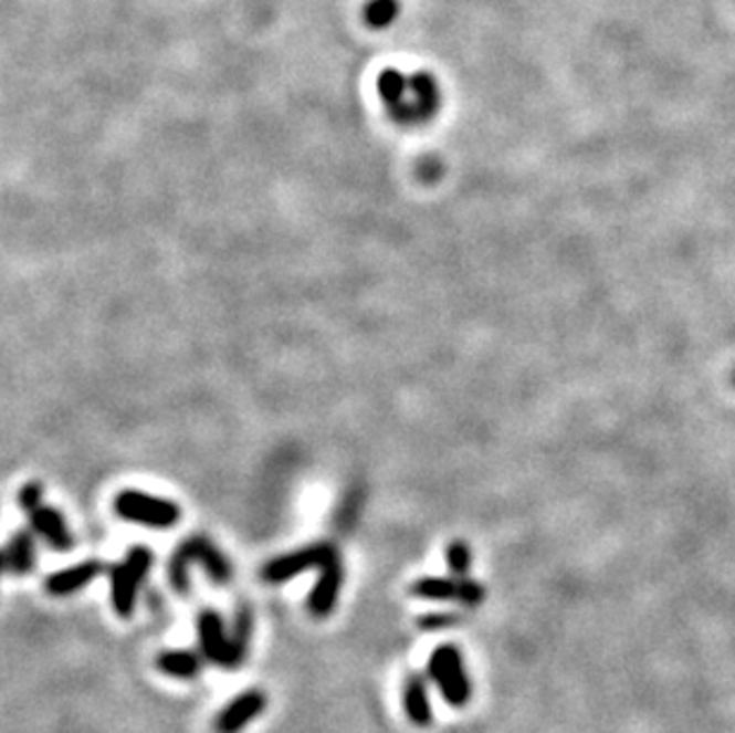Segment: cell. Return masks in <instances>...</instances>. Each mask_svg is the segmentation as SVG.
Returning <instances> with one entry per match:
<instances>
[{"label":"cell","instance_id":"obj_1","mask_svg":"<svg viewBox=\"0 0 735 733\" xmlns=\"http://www.w3.org/2000/svg\"><path fill=\"white\" fill-rule=\"evenodd\" d=\"M200 565L210 574L214 584L231 582L229 559L219 553L217 545L206 536H193L179 545V551L169 559V584L179 593L189 590V567Z\"/></svg>","mask_w":735,"mask_h":733},{"label":"cell","instance_id":"obj_2","mask_svg":"<svg viewBox=\"0 0 735 733\" xmlns=\"http://www.w3.org/2000/svg\"><path fill=\"white\" fill-rule=\"evenodd\" d=\"M153 567V553L144 545H136L129 551L127 559L109 572V600L119 617H132L136 610L138 588L146 582Z\"/></svg>","mask_w":735,"mask_h":733},{"label":"cell","instance_id":"obj_3","mask_svg":"<svg viewBox=\"0 0 735 733\" xmlns=\"http://www.w3.org/2000/svg\"><path fill=\"white\" fill-rule=\"evenodd\" d=\"M429 679L441 689L445 703L452 708H464L472 698V683H469L462 652L455 646H438L429 658Z\"/></svg>","mask_w":735,"mask_h":733},{"label":"cell","instance_id":"obj_4","mask_svg":"<svg viewBox=\"0 0 735 733\" xmlns=\"http://www.w3.org/2000/svg\"><path fill=\"white\" fill-rule=\"evenodd\" d=\"M115 512L122 520L150 528H169L181 520L177 503L140 491H122L115 501Z\"/></svg>","mask_w":735,"mask_h":733},{"label":"cell","instance_id":"obj_5","mask_svg":"<svg viewBox=\"0 0 735 733\" xmlns=\"http://www.w3.org/2000/svg\"><path fill=\"white\" fill-rule=\"evenodd\" d=\"M334 557H338V551L332 543H312V545H305V548H301V551H293V553L270 559V563L262 567V579L267 584H284V582L295 579V576L307 569H315V567L322 569L326 563H332Z\"/></svg>","mask_w":735,"mask_h":733},{"label":"cell","instance_id":"obj_6","mask_svg":"<svg viewBox=\"0 0 735 733\" xmlns=\"http://www.w3.org/2000/svg\"><path fill=\"white\" fill-rule=\"evenodd\" d=\"M412 598L419 600H431V603H448V600H455L464 607H476L486 598V590L479 582H472L469 576H424V579H419L412 584L410 588Z\"/></svg>","mask_w":735,"mask_h":733},{"label":"cell","instance_id":"obj_7","mask_svg":"<svg viewBox=\"0 0 735 733\" xmlns=\"http://www.w3.org/2000/svg\"><path fill=\"white\" fill-rule=\"evenodd\" d=\"M198 638H200V652L206 655V660H210L217 667L237 669L231 636H227L224 621L214 610H202L198 615Z\"/></svg>","mask_w":735,"mask_h":733},{"label":"cell","instance_id":"obj_8","mask_svg":"<svg viewBox=\"0 0 735 733\" xmlns=\"http://www.w3.org/2000/svg\"><path fill=\"white\" fill-rule=\"evenodd\" d=\"M264 708H267V695L260 689H248L219 712L214 729L217 733H241L250 722L258 720Z\"/></svg>","mask_w":735,"mask_h":733},{"label":"cell","instance_id":"obj_9","mask_svg":"<svg viewBox=\"0 0 735 733\" xmlns=\"http://www.w3.org/2000/svg\"><path fill=\"white\" fill-rule=\"evenodd\" d=\"M343 586V567L340 557H334L319 569V582L312 588L307 598V610L315 617H328L338 603V593Z\"/></svg>","mask_w":735,"mask_h":733},{"label":"cell","instance_id":"obj_10","mask_svg":"<svg viewBox=\"0 0 735 733\" xmlns=\"http://www.w3.org/2000/svg\"><path fill=\"white\" fill-rule=\"evenodd\" d=\"M29 520H31V528H34V532L45 543H49L51 548H55V551H70L72 548V534H70V528H67L65 520H62L60 512L41 505L29 514Z\"/></svg>","mask_w":735,"mask_h":733},{"label":"cell","instance_id":"obj_11","mask_svg":"<svg viewBox=\"0 0 735 733\" xmlns=\"http://www.w3.org/2000/svg\"><path fill=\"white\" fill-rule=\"evenodd\" d=\"M101 572H103V565L96 563V559H88V563L51 574L49 579H45V590H49L51 596H70V593L88 586Z\"/></svg>","mask_w":735,"mask_h":733},{"label":"cell","instance_id":"obj_12","mask_svg":"<svg viewBox=\"0 0 735 733\" xmlns=\"http://www.w3.org/2000/svg\"><path fill=\"white\" fill-rule=\"evenodd\" d=\"M402 703L408 720L417 726H429L433 722V710L427 691V679L421 674H410L402 685Z\"/></svg>","mask_w":735,"mask_h":733},{"label":"cell","instance_id":"obj_13","mask_svg":"<svg viewBox=\"0 0 735 733\" xmlns=\"http://www.w3.org/2000/svg\"><path fill=\"white\" fill-rule=\"evenodd\" d=\"M155 664L171 679H196L202 672V658L193 650H162Z\"/></svg>","mask_w":735,"mask_h":733},{"label":"cell","instance_id":"obj_14","mask_svg":"<svg viewBox=\"0 0 735 733\" xmlns=\"http://www.w3.org/2000/svg\"><path fill=\"white\" fill-rule=\"evenodd\" d=\"M34 536L31 532H18L12 536V541L8 543V548L3 553V565L6 572L10 574H27L31 567H34Z\"/></svg>","mask_w":735,"mask_h":733},{"label":"cell","instance_id":"obj_15","mask_svg":"<svg viewBox=\"0 0 735 733\" xmlns=\"http://www.w3.org/2000/svg\"><path fill=\"white\" fill-rule=\"evenodd\" d=\"M250 636H253V615L245 607H241V612L237 617V627H233L231 636V646H233V658H237V667H241L248 658L250 650Z\"/></svg>","mask_w":735,"mask_h":733},{"label":"cell","instance_id":"obj_16","mask_svg":"<svg viewBox=\"0 0 735 733\" xmlns=\"http://www.w3.org/2000/svg\"><path fill=\"white\" fill-rule=\"evenodd\" d=\"M445 563H448V569L452 576H466L469 572V565H472V551H469V545L462 543V541H455L448 548L445 553Z\"/></svg>","mask_w":735,"mask_h":733},{"label":"cell","instance_id":"obj_17","mask_svg":"<svg viewBox=\"0 0 735 733\" xmlns=\"http://www.w3.org/2000/svg\"><path fill=\"white\" fill-rule=\"evenodd\" d=\"M41 498H43L41 483L31 481V483H24V486L20 489V493H18V503H20V507H22L27 514H31L36 507L43 505V503H41Z\"/></svg>","mask_w":735,"mask_h":733},{"label":"cell","instance_id":"obj_18","mask_svg":"<svg viewBox=\"0 0 735 733\" xmlns=\"http://www.w3.org/2000/svg\"><path fill=\"white\" fill-rule=\"evenodd\" d=\"M458 621H460V617L452 615V612H429V615H424V617H421L417 621V627L424 629V631H435V629L455 627Z\"/></svg>","mask_w":735,"mask_h":733}]
</instances>
